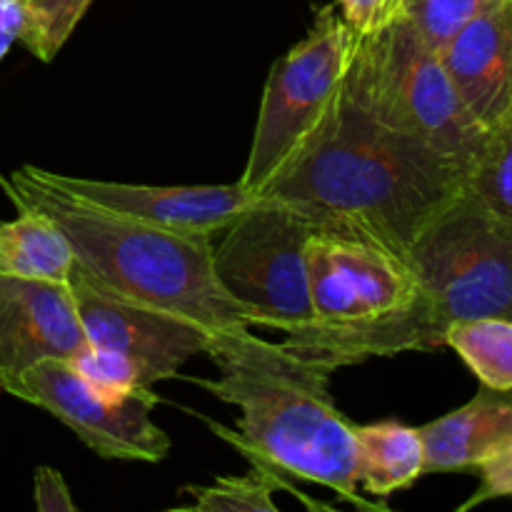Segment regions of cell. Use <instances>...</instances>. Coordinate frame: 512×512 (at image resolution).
<instances>
[{"mask_svg": "<svg viewBox=\"0 0 512 512\" xmlns=\"http://www.w3.org/2000/svg\"><path fill=\"white\" fill-rule=\"evenodd\" d=\"M33 503L40 512H75L78 505L70 498L63 475L53 468H38L33 475Z\"/></svg>", "mask_w": 512, "mask_h": 512, "instance_id": "cell-25", "label": "cell"}, {"mask_svg": "<svg viewBox=\"0 0 512 512\" xmlns=\"http://www.w3.org/2000/svg\"><path fill=\"white\" fill-rule=\"evenodd\" d=\"M80 323L88 345L138 360L158 380L178 375L193 355L205 353L208 330L180 315L130 303L100 288L75 265L70 275Z\"/></svg>", "mask_w": 512, "mask_h": 512, "instance_id": "cell-11", "label": "cell"}, {"mask_svg": "<svg viewBox=\"0 0 512 512\" xmlns=\"http://www.w3.org/2000/svg\"><path fill=\"white\" fill-rule=\"evenodd\" d=\"M25 0H0V60L8 55L15 40L23 38Z\"/></svg>", "mask_w": 512, "mask_h": 512, "instance_id": "cell-26", "label": "cell"}, {"mask_svg": "<svg viewBox=\"0 0 512 512\" xmlns=\"http://www.w3.org/2000/svg\"><path fill=\"white\" fill-rule=\"evenodd\" d=\"M88 348L70 285L0 275V383Z\"/></svg>", "mask_w": 512, "mask_h": 512, "instance_id": "cell-12", "label": "cell"}, {"mask_svg": "<svg viewBox=\"0 0 512 512\" xmlns=\"http://www.w3.org/2000/svg\"><path fill=\"white\" fill-rule=\"evenodd\" d=\"M445 345L465 360L480 383L493 390H512V320H463L450 325Z\"/></svg>", "mask_w": 512, "mask_h": 512, "instance_id": "cell-17", "label": "cell"}, {"mask_svg": "<svg viewBox=\"0 0 512 512\" xmlns=\"http://www.w3.org/2000/svg\"><path fill=\"white\" fill-rule=\"evenodd\" d=\"M358 478L370 498H388L425 475V445L420 428L400 420H380L355 428Z\"/></svg>", "mask_w": 512, "mask_h": 512, "instance_id": "cell-16", "label": "cell"}, {"mask_svg": "<svg viewBox=\"0 0 512 512\" xmlns=\"http://www.w3.org/2000/svg\"><path fill=\"white\" fill-rule=\"evenodd\" d=\"M475 470L480 473V488L468 503L460 505V510H470L495 498H512V440L485 458Z\"/></svg>", "mask_w": 512, "mask_h": 512, "instance_id": "cell-23", "label": "cell"}, {"mask_svg": "<svg viewBox=\"0 0 512 512\" xmlns=\"http://www.w3.org/2000/svg\"><path fill=\"white\" fill-rule=\"evenodd\" d=\"M0 188L15 208L40 210L60 225L75 253V265L93 283L145 308L180 315L208 333L250 328L243 308L220 288L213 273V240L153 228L108 210L78 203L20 168Z\"/></svg>", "mask_w": 512, "mask_h": 512, "instance_id": "cell-4", "label": "cell"}, {"mask_svg": "<svg viewBox=\"0 0 512 512\" xmlns=\"http://www.w3.org/2000/svg\"><path fill=\"white\" fill-rule=\"evenodd\" d=\"M0 390L48 410L100 458L158 463L170 453L168 433L150 415L160 403L150 388L110 393L90 385L70 360H40Z\"/></svg>", "mask_w": 512, "mask_h": 512, "instance_id": "cell-8", "label": "cell"}, {"mask_svg": "<svg viewBox=\"0 0 512 512\" xmlns=\"http://www.w3.org/2000/svg\"><path fill=\"white\" fill-rule=\"evenodd\" d=\"M343 95L383 128L420 140L468 175L488 130L470 115L443 58L408 18L350 43Z\"/></svg>", "mask_w": 512, "mask_h": 512, "instance_id": "cell-5", "label": "cell"}, {"mask_svg": "<svg viewBox=\"0 0 512 512\" xmlns=\"http://www.w3.org/2000/svg\"><path fill=\"white\" fill-rule=\"evenodd\" d=\"M70 363L90 385L100 390H110V393H128V390L153 388L155 383H160L155 373H150L138 360L125 358V355L113 353V350L93 348V345L80 350Z\"/></svg>", "mask_w": 512, "mask_h": 512, "instance_id": "cell-22", "label": "cell"}, {"mask_svg": "<svg viewBox=\"0 0 512 512\" xmlns=\"http://www.w3.org/2000/svg\"><path fill=\"white\" fill-rule=\"evenodd\" d=\"M288 485L280 483L273 475V468L263 463H255L248 475H225L213 485L193 488L195 495L190 510L198 512H278L273 500V490Z\"/></svg>", "mask_w": 512, "mask_h": 512, "instance_id": "cell-19", "label": "cell"}, {"mask_svg": "<svg viewBox=\"0 0 512 512\" xmlns=\"http://www.w3.org/2000/svg\"><path fill=\"white\" fill-rule=\"evenodd\" d=\"M38 178L58 188L68 198L120 218L138 220L153 228L185 235L218 238L255 195L240 183L233 185H135L115 180H90L35 168Z\"/></svg>", "mask_w": 512, "mask_h": 512, "instance_id": "cell-10", "label": "cell"}, {"mask_svg": "<svg viewBox=\"0 0 512 512\" xmlns=\"http://www.w3.org/2000/svg\"><path fill=\"white\" fill-rule=\"evenodd\" d=\"M465 190L493 213L512 220V118L488 130L465 175Z\"/></svg>", "mask_w": 512, "mask_h": 512, "instance_id": "cell-18", "label": "cell"}, {"mask_svg": "<svg viewBox=\"0 0 512 512\" xmlns=\"http://www.w3.org/2000/svg\"><path fill=\"white\" fill-rule=\"evenodd\" d=\"M313 225L275 198L253 203L220 230L213 243V273L220 288L243 308L248 325L283 330L313 323L308 293V240Z\"/></svg>", "mask_w": 512, "mask_h": 512, "instance_id": "cell-7", "label": "cell"}, {"mask_svg": "<svg viewBox=\"0 0 512 512\" xmlns=\"http://www.w3.org/2000/svg\"><path fill=\"white\" fill-rule=\"evenodd\" d=\"M93 0H25V30L20 43L38 60L50 63L75 33Z\"/></svg>", "mask_w": 512, "mask_h": 512, "instance_id": "cell-20", "label": "cell"}, {"mask_svg": "<svg viewBox=\"0 0 512 512\" xmlns=\"http://www.w3.org/2000/svg\"><path fill=\"white\" fill-rule=\"evenodd\" d=\"M338 8L355 35H370L400 18L403 0H338Z\"/></svg>", "mask_w": 512, "mask_h": 512, "instance_id": "cell-24", "label": "cell"}, {"mask_svg": "<svg viewBox=\"0 0 512 512\" xmlns=\"http://www.w3.org/2000/svg\"><path fill=\"white\" fill-rule=\"evenodd\" d=\"M205 355L218 378L200 385L240 410V438L215 423L210 428L253 463L325 485L358 508L385 510L358 493V425L340 413L330 390L338 365L288 343H268L250 328L208 333Z\"/></svg>", "mask_w": 512, "mask_h": 512, "instance_id": "cell-2", "label": "cell"}, {"mask_svg": "<svg viewBox=\"0 0 512 512\" xmlns=\"http://www.w3.org/2000/svg\"><path fill=\"white\" fill-rule=\"evenodd\" d=\"M463 193V168L378 125L340 93L318 143L258 195L298 210L315 233L368 240L408 260L430 220Z\"/></svg>", "mask_w": 512, "mask_h": 512, "instance_id": "cell-1", "label": "cell"}, {"mask_svg": "<svg viewBox=\"0 0 512 512\" xmlns=\"http://www.w3.org/2000/svg\"><path fill=\"white\" fill-rule=\"evenodd\" d=\"M305 255L313 323L300 330H360L413 303V270L380 245L348 235L313 233Z\"/></svg>", "mask_w": 512, "mask_h": 512, "instance_id": "cell-9", "label": "cell"}, {"mask_svg": "<svg viewBox=\"0 0 512 512\" xmlns=\"http://www.w3.org/2000/svg\"><path fill=\"white\" fill-rule=\"evenodd\" d=\"M470 115L493 130L512 118V0H493L440 53Z\"/></svg>", "mask_w": 512, "mask_h": 512, "instance_id": "cell-13", "label": "cell"}, {"mask_svg": "<svg viewBox=\"0 0 512 512\" xmlns=\"http://www.w3.org/2000/svg\"><path fill=\"white\" fill-rule=\"evenodd\" d=\"M18 210V218L0 223V275L68 285L75 270L68 235L40 210Z\"/></svg>", "mask_w": 512, "mask_h": 512, "instance_id": "cell-15", "label": "cell"}, {"mask_svg": "<svg viewBox=\"0 0 512 512\" xmlns=\"http://www.w3.org/2000/svg\"><path fill=\"white\" fill-rule=\"evenodd\" d=\"M353 30L335 5L315 15L310 33L270 68L255 120L248 163L238 183L258 195L298 163L323 135L338 108Z\"/></svg>", "mask_w": 512, "mask_h": 512, "instance_id": "cell-6", "label": "cell"}, {"mask_svg": "<svg viewBox=\"0 0 512 512\" xmlns=\"http://www.w3.org/2000/svg\"><path fill=\"white\" fill-rule=\"evenodd\" d=\"M490 3L493 0H403L400 15L413 23L435 53H443L445 45Z\"/></svg>", "mask_w": 512, "mask_h": 512, "instance_id": "cell-21", "label": "cell"}, {"mask_svg": "<svg viewBox=\"0 0 512 512\" xmlns=\"http://www.w3.org/2000/svg\"><path fill=\"white\" fill-rule=\"evenodd\" d=\"M425 475L478 468L512 440V390L483 385L463 408L420 428Z\"/></svg>", "mask_w": 512, "mask_h": 512, "instance_id": "cell-14", "label": "cell"}, {"mask_svg": "<svg viewBox=\"0 0 512 512\" xmlns=\"http://www.w3.org/2000/svg\"><path fill=\"white\" fill-rule=\"evenodd\" d=\"M405 263L415 275V298L405 310L345 333L295 330L283 343L343 368L443 348L450 325L463 320H512V220L468 190L430 220Z\"/></svg>", "mask_w": 512, "mask_h": 512, "instance_id": "cell-3", "label": "cell"}]
</instances>
